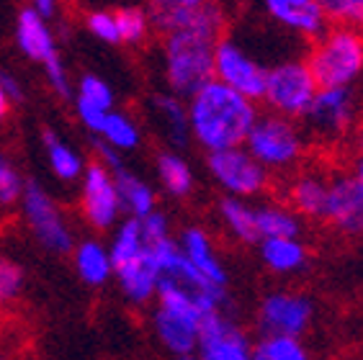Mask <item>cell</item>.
<instances>
[{
    "instance_id": "1",
    "label": "cell",
    "mask_w": 363,
    "mask_h": 360,
    "mask_svg": "<svg viewBox=\"0 0 363 360\" xmlns=\"http://www.w3.org/2000/svg\"><path fill=\"white\" fill-rule=\"evenodd\" d=\"M189 134L206 150L222 152L242 147L252 124L258 121V106L230 90L227 85L209 80L189 98Z\"/></svg>"
},
{
    "instance_id": "2",
    "label": "cell",
    "mask_w": 363,
    "mask_h": 360,
    "mask_svg": "<svg viewBox=\"0 0 363 360\" xmlns=\"http://www.w3.org/2000/svg\"><path fill=\"white\" fill-rule=\"evenodd\" d=\"M307 67L317 88H353L363 77V31L328 28L309 52Z\"/></svg>"
},
{
    "instance_id": "3",
    "label": "cell",
    "mask_w": 363,
    "mask_h": 360,
    "mask_svg": "<svg viewBox=\"0 0 363 360\" xmlns=\"http://www.w3.org/2000/svg\"><path fill=\"white\" fill-rule=\"evenodd\" d=\"M219 39L191 31L165 36V80L175 98H191L214 80V44Z\"/></svg>"
},
{
    "instance_id": "4",
    "label": "cell",
    "mask_w": 363,
    "mask_h": 360,
    "mask_svg": "<svg viewBox=\"0 0 363 360\" xmlns=\"http://www.w3.org/2000/svg\"><path fill=\"white\" fill-rule=\"evenodd\" d=\"M242 147L266 173L268 170L284 173V170H291L304 154V137L294 121L276 113H266L252 124Z\"/></svg>"
},
{
    "instance_id": "5",
    "label": "cell",
    "mask_w": 363,
    "mask_h": 360,
    "mask_svg": "<svg viewBox=\"0 0 363 360\" xmlns=\"http://www.w3.org/2000/svg\"><path fill=\"white\" fill-rule=\"evenodd\" d=\"M317 83L304 60H281L266 72L263 101L276 116L304 118L317 96Z\"/></svg>"
},
{
    "instance_id": "6",
    "label": "cell",
    "mask_w": 363,
    "mask_h": 360,
    "mask_svg": "<svg viewBox=\"0 0 363 360\" xmlns=\"http://www.w3.org/2000/svg\"><path fill=\"white\" fill-rule=\"evenodd\" d=\"M155 296L160 298V304L155 309L152 325L155 334L162 342V347L173 353L175 358L181 355H194L199 345V332H201L203 317L189 298L181 293L168 291V288H157Z\"/></svg>"
},
{
    "instance_id": "7",
    "label": "cell",
    "mask_w": 363,
    "mask_h": 360,
    "mask_svg": "<svg viewBox=\"0 0 363 360\" xmlns=\"http://www.w3.org/2000/svg\"><path fill=\"white\" fill-rule=\"evenodd\" d=\"M147 18H150V26L160 28L165 36L175 34V31H191V34L222 39L224 11L217 3H206V0H162V3L150 6Z\"/></svg>"
},
{
    "instance_id": "8",
    "label": "cell",
    "mask_w": 363,
    "mask_h": 360,
    "mask_svg": "<svg viewBox=\"0 0 363 360\" xmlns=\"http://www.w3.org/2000/svg\"><path fill=\"white\" fill-rule=\"evenodd\" d=\"M268 67L245 52L235 39H219L214 44V80L240 93L247 101H263Z\"/></svg>"
},
{
    "instance_id": "9",
    "label": "cell",
    "mask_w": 363,
    "mask_h": 360,
    "mask_svg": "<svg viewBox=\"0 0 363 360\" xmlns=\"http://www.w3.org/2000/svg\"><path fill=\"white\" fill-rule=\"evenodd\" d=\"M315 319V304L307 293L279 288L263 296L258 306V327L266 337H301Z\"/></svg>"
},
{
    "instance_id": "10",
    "label": "cell",
    "mask_w": 363,
    "mask_h": 360,
    "mask_svg": "<svg viewBox=\"0 0 363 360\" xmlns=\"http://www.w3.org/2000/svg\"><path fill=\"white\" fill-rule=\"evenodd\" d=\"M206 167L211 178L217 180V186L230 193V198L247 201L268 188V173L247 154L245 147L211 152L206 157Z\"/></svg>"
},
{
    "instance_id": "11",
    "label": "cell",
    "mask_w": 363,
    "mask_h": 360,
    "mask_svg": "<svg viewBox=\"0 0 363 360\" xmlns=\"http://www.w3.org/2000/svg\"><path fill=\"white\" fill-rule=\"evenodd\" d=\"M23 203V214H26V222L31 227V232L36 235V240L44 244L52 252H70L72 249V235L70 227L65 224L62 211L52 201V196L44 191L39 183H26L21 193Z\"/></svg>"
},
{
    "instance_id": "12",
    "label": "cell",
    "mask_w": 363,
    "mask_h": 360,
    "mask_svg": "<svg viewBox=\"0 0 363 360\" xmlns=\"http://www.w3.org/2000/svg\"><path fill=\"white\" fill-rule=\"evenodd\" d=\"M307 124L325 139H337L353 129L358 118V98L353 88H320L307 111Z\"/></svg>"
},
{
    "instance_id": "13",
    "label": "cell",
    "mask_w": 363,
    "mask_h": 360,
    "mask_svg": "<svg viewBox=\"0 0 363 360\" xmlns=\"http://www.w3.org/2000/svg\"><path fill=\"white\" fill-rule=\"evenodd\" d=\"M255 347L250 345L247 334L222 312L209 314L201 322L196 358L199 360H252Z\"/></svg>"
},
{
    "instance_id": "14",
    "label": "cell",
    "mask_w": 363,
    "mask_h": 360,
    "mask_svg": "<svg viewBox=\"0 0 363 360\" xmlns=\"http://www.w3.org/2000/svg\"><path fill=\"white\" fill-rule=\"evenodd\" d=\"M83 214L96 229H111L121 214L113 175L101 162H93L83 170Z\"/></svg>"
},
{
    "instance_id": "15",
    "label": "cell",
    "mask_w": 363,
    "mask_h": 360,
    "mask_svg": "<svg viewBox=\"0 0 363 360\" xmlns=\"http://www.w3.org/2000/svg\"><path fill=\"white\" fill-rule=\"evenodd\" d=\"M325 222L342 235H363V193L353 175H337L335 180H330Z\"/></svg>"
},
{
    "instance_id": "16",
    "label": "cell",
    "mask_w": 363,
    "mask_h": 360,
    "mask_svg": "<svg viewBox=\"0 0 363 360\" xmlns=\"http://www.w3.org/2000/svg\"><path fill=\"white\" fill-rule=\"evenodd\" d=\"M266 13L304 39H320L328 31V13L317 0H268Z\"/></svg>"
},
{
    "instance_id": "17",
    "label": "cell",
    "mask_w": 363,
    "mask_h": 360,
    "mask_svg": "<svg viewBox=\"0 0 363 360\" xmlns=\"http://www.w3.org/2000/svg\"><path fill=\"white\" fill-rule=\"evenodd\" d=\"M16 42H18V49L28 60L42 62L44 67L60 64L55 34H52L49 23L36 13L34 8H23L18 18H16Z\"/></svg>"
},
{
    "instance_id": "18",
    "label": "cell",
    "mask_w": 363,
    "mask_h": 360,
    "mask_svg": "<svg viewBox=\"0 0 363 360\" xmlns=\"http://www.w3.org/2000/svg\"><path fill=\"white\" fill-rule=\"evenodd\" d=\"M178 247H181L183 257H186V260H189V263L194 265L209 283L219 286V288L227 286V270H224V263L219 260L211 237L206 235L201 227L183 229Z\"/></svg>"
},
{
    "instance_id": "19",
    "label": "cell",
    "mask_w": 363,
    "mask_h": 360,
    "mask_svg": "<svg viewBox=\"0 0 363 360\" xmlns=\"http://www.w3.org/2000/svg\"><path fill=\"white\" fill-rule=\"evenodd\" d=\"M75 106H77L80 121L96 134L106 113L113 111V90L108 88V83H104L101 77L85 75V77H80V85H77Z\"/></svg>"
},
{
    "instance_id": "20",
    "label": "cell",
    "mask_w": 363,
    "mask_h": 360,
    "mask_svg": "<svg viewBox=\"0 0 363 360\" xmlns=\"http://www.w3.org/2000/svg\"><path fill=\"white\" fill-rule=\"evenodd\" d=\"M328 191L330 180H325L322 175L304 173L294 180L289 188V201H291V211L296 216L304 214L307 219H320L325 222L328 216Z\"/></svg>"
},
{
    "instance_id": "21",
    "label": "cell",
    "mask_w": 363,
    "mask_h": 360,
    "mask_svg": "<svg viewBox=\"0 0 363 360\" xmlns=\"http://www.w3.org/2000/svg\"><path fill=\"white\" fill-rule=\"evenodd\" d=\"M258 249L263 265L279 276L299 273L309 263V252L299 240H260Z\"/></svg>"
},
{
    "instance_id": "22",
    "label": "cell",
    "mask_w": 363,
    "mask_h": 360,
    "mask_svg": "<svg viewBox=\"0 0 363 360\" xmlns=\"http://www.w3.org/2000/svg\"><path fill=\"white\" fill-rule=\"evenodd\" d=\"M113 273L119 278V286H121V291H124V296L129 298L132 304H147V301L157 293V270H155L147 249H145V255L137 257L134 263L113 270Z\"/></svg>"
},
{
    "instance_id": "23",
    "label": "cell",
    "mask_w": 363,
    "mask_h": 360,
    "mask_svg": "<svg viewBox=\"0 0 363 360\" xmlns=\"http://www.w3.org/2000/svg\"><path fill=\"white\" fill-rule=\"evenodd\" d=\"M258 240H299L301 219L284 203H260L255 206Z\"/></svg>"
},
{
    "instance_id": "24",
    "label": "cell",
    "mask_w": 363,
    "mask_h": 360,
    "mask_svg": "<svg viewBox=\"0 0 363 360\" xmlns=\"http://www.w3.org/2000/svg\"><path fill=\"white\" fill-rule=\"evenodd\" d=\"M113 175V183H116V193H119L121 208H126L132 219H145L155 211V193L152 188L147 186L145 180L137 178L129 170H116Z\"/></svg>"
},
{
    "instance_id": "25",
    "label": "cell",
    "mask_w": 363,
    "mask_h": 360,
    "mask_svg": "<svg viewBox=\"0 0 363 360\" xmlns=\"http://www.w3.org/2000/svg\"><path fill=\"white\" fill-rule=\"evenodd\" d=\"M75 268L88 286H104L113 273L108 249L96 240H85L75 247Z\"/></svg>"
},
{
    "instance_id": "26",
    "label": "cell",
    "mask_w": 363,
    "mask_h": 360,
    "mask_svg": "<svg viewBox=\"0 0 363 360\" xmlns=\"http://www.w3.org/2000/svg\"><path fill=\"white\" fill-rule=\"evenodd\" d=\"M152 108L157 118L162 121V132L170 139L173 147H186L189 142V113L183 106L181 98H175L173 93H162V96L152 98Z\"/></svg>"
},
{
    "instance_id": "27",
    "label": "cell",
    "mask_w": 363,
    "mask_h": 360,
    "mask_svg": "<svg viewBox=\"0 0 363 360\" xmlns=\"http://www.w3.org/2000/svg\"><path fill=\"white\" fill-rule=\"evenodd\" d=\"M219 216H222L224 227L235 240L245 244H255L258 240V227H255V206H250L242 198H222L219 201Z\"/></svg>"
},
{
    "instance_id": "28",
    "label": "cell",
    "mask_w": 363,
    "mask_h": 360,
    "mask_svg": "<svg viewBox=\"0 0 363 360\" xmlns=\"http://www.w3.org/2000/svg\"><path fill=\"white\" fill-rule=\"evenodd\" d=\"M157 175L162 188L175 198H186L194 191V170L178 152H160L157 157Z\"/></svg>"
},
{
    "instance_id": "29",
    "label": "cell",
    "mask_w": 363,
    "mask_h": 360,
    "mask_svg": "<svg viewBox=\"0 0 363 360\" xmlns=\"http://www.w3.org/2000/svg\"><path fill=\"white\" fill-rule=\"evenodd\" d=\"M145 240H142V229L137 219H126L119 229H116V235H113V242L108 247V257H111V268L119 270L124 265L134 263L137 257L145 255Z\"/></svg>"
},
{
    "instance_id": "30",
    "label": "cell",
    "mask_w": 363,
    "mask_h": 360,
    "mask_svg": "<svg viewBox=\"0 0 363 360\" xmlns=\"http://www.w3.org/2000/svg\"><path fill=\"white\" fill-rule=\"evenodd\" d=\"M96 134L104 139V145H108L111 150H126V152L134 150V147H140V142H142L140 126L134 124L129 116L116 113V111L106 113Z\"/></svg>"
},
{
    "instance_id": "31",
    "label": "cell",
    "mask_w": 363,
    "mask_h": 360,
    "mask_svg": "<svg viewBox=\"0 0 363 360\" xmlns=\"http://www.w3.org/2000/svg\"><path fill=\"white\" fill-rule=\"evenodd\" d=\"M42 139H44V147H47V154H49V165H52L57 178L75 180L83 175V159H80V154H77L72 147L60 142L52 129H44Z\"/></svg>"
},
{
    "instance_id": "32",
    "label": "cell",
    "mask_w": 363,
    "mask_h": 360,
    "mask_svg": "<svg viewBox=\"0 0 363 360\" xmlns=\"http://www.w3.org/2000/svg\"><path fill=\"white\" fill-rule=\"evenodd\" d=\"M255 353L263 360H312L307 345L299 337H263Z\"/></svg>"
},
{
    "instance_id": "33",
    "label": "cell",
    "mask_w": 363,
    "mask_h": 360,
    "mask_svg": "<svg viewBox=\"0 0 363 360\" xmlns=\"http://www.w3.org/2000/svg\"><path fill=\"white\" fill-rule=\"evenodd\" d=\"M113 18H116L119 42L140 44L150 34V18H147V11H142V8H119L113 13Z\"/></svg>"
},
{
    "instance_id": "34",
    "label": "cell",
    "mask_w": 363,
    "mask_h": 360,
    "mask_svg": "<svg viewBox=\"0 0 363 360\" xmlns=\"http://www.w3.org/2000/svg\"><path fill=\"white\" fill-rule=\"evenodd\" d=\"M328 18H335L337 26H348L361 31L363 28V0H328L322 3Z\"/></svg>"
},
{
    "instance_id": "35",
    "label": "cell",
    "mask_w": 363,
    "mask_h": 360,
    "mask_svg": "<svg viewBox=\"0 0 363 360\" xmlns=\"http://www.w3.org/2000/svg\"><path fill=\"white\" fill-rule=\"evenodd\" d=\"M23 180L16 170V165L6 154H0V206H11L21 198Z\"/></svg>"
},
{
    "instance_id": "36",
    "label": "cell",
    "mask_w": 363,
    "mask_h": 360,
    "mask_svg": "<svg viewBox=\"0 0 363 360\" xmlns=\"http://www.w3.org/2000/svg\"><path fill=\"white\" fill-rule=\"evenodd\" d=\"M23 288V270L8 260V257L0 255V304L6 301H13Z\"/></svg>"
},
{
    "instance_id": "37",
    "label": "cell",
    "mask_w": 363,
    "mask_h": 360,
    "mask_svg": "<svg viewBox=\"0 0 363 360\" xmlns=\"http://www.w3.org/2000/svg\"><path fill=\"white\" fill-rule=\"evenodd\" d=\"M85 26L93 36H98L101 42L116 44L119 42V31H116V18L111 11H91L85 16Z\"/></svg>"
},
{
    "instance_id": "38",
    "label": "cell",
    "mask_w": 363,
    "mask_h": 360,
    "mask_svg": "<svg viewBox=\"0 0 363 360\" xmlns=\"http://www.w3.org/2000/svg\"><path fill=\"white\" fill-rule=\"evenodd\" d=\"M137 222H140L142 240H145V244L162 242V240H168V237H170L168 216L160 214V211H152L150 216H145V219H137Z\"/></svg>"
},
{
    "instance_id": "39",
    "label": "cell",
    "mask_w": 363,
    "mask_h": 360,
    "mask_svg": "<svg viewBox=\"0 0 363 360\" xmlns=\"http://www.w3.org/2000/svg\"><path fill=\"white\" fill-rule=\"evenodd\" d=\"M47 80L55 88V93H60L62 98L70 96V80H67V69L62 67V62L47 67Z\"/></svg>"
},
{
    "instance_id": "40",
    "label": "cell",
    "mask_w": 363,
    "mask_h": 360,
    "mask_svg": "<svg viewBox=\"0 0 363 360\" xmlns=\"http://www.w3.org/2000/svg\"><path fill=\"white\" fill-rule=\"evenodd\" d=\"M0 88L8 96V101H21L23 98V90L18 85V80L13 75H8V72H0Z\"/></svg>"
},
{
    "instance_id": "41",
    "label": "cell",
    "mask_w": 363,
    "mask_h": 360,
    "mask_svg": "<svg viewBox=\"0 0 363 360\" xmlns=\"http://www.w3.org/2000/svg\"><path fill=\"white\" fill-rule=\"evenodd\" d=\"M34 11L39 16H42L44 21H47V18H52V16H55L57 3H52V0H36V3H34Z\"/></svg>"
},
{
    "instance_id": "42",
    "label": "cell",
    "mask_w": 363,
    "mask_h": 360,
    "mask_svg": "<svg viewBox=\"0 0 363 360\" xmlns=\"http://www.w3.org/2000/svg\"><path fill=\"white\" fill-rule=\"evenodd\" d=\"M8 111H11V101H8V96L3 93V88H0V121L8 116Z\"/></svg>"
},
{
    "instance_id": "43",
    "label": "cell",
    "mask_w": 363,
    "mask_h": 360,
    "mask_svg": "<svg viewBox=\"0 0 363 360\" xmlns=\"http://www.w3.org/2000/svg\"><path fill=\"white\" fill-rule=\"evenodd\" d=\"M353 178H356L358 188H361V193H363V154L356 159V175H353Z\"/></svg>"
},
{
    "instance_id": "44",
    "label": "cell",
    "mask_w": 363,
    "mask_h": 360,
    "mask_svg": "<svg viewBox=\"0 0 363 360\" xmlns=\"http://www.w3.org/2000/svg\"><path fill=\"white\" fill-rule=\"evenodd\" d=\"M175 360H199L196 355H181V358H175Z\"/></svg>"
},
{
    "instance_id": "45",
    "label": "cell",
    "mask_w": 363,
    "mask_h": 360,
    "mask_svg": "<svg viewBox=\"0 0 363 360\" xmlns=\"http://www.w3.org/2000/svg\"><path fill=\"white\" fill-rule=\"evenodd\" d=\"M0 325H3V304H0Z\"/></svg>"
},
{
    "instance_id": "46",
    "label": "cell",
    "mask_w": 363,
    "mask_h": 360,
    "mask_svg": "<svg viewBox=\"0 0 363 360\" xmlns=\"http://www.w3.org/2000/svg\"><path fill=\"white\" fill-rule=\"evenodd\" d=\"M252 360H263V358H260V355H258V353H252Z\"/></svg>"
},
{
    "instance_id": "47",
    "label": "cell",
    "mask_w": 363,
    "mask_h": 360,
    "mask_svg": "<svg viewBox=\"0 0 363 360\" xmlns=\"http://www.w3.org/2000/svg\"><path fill=\"white\" fill-rule=\"evenodd\" d=\"M361 152H363V137H361Z\"/></svg>"
},
{
    "instance_id": "48",
    "label": "cell",
    "mask_w": 363,
    "mask_h": 360,
    "mask_svg": "<svg viewBox=\"0 0 363 360\" xmlns=\"http://www.w3.org/2000/svg\"><path fill=\"white\" fill-rule=\"evenodd\" d=\"M0 360H6V358H0Z\"/></svg>"
}]
</instances>
